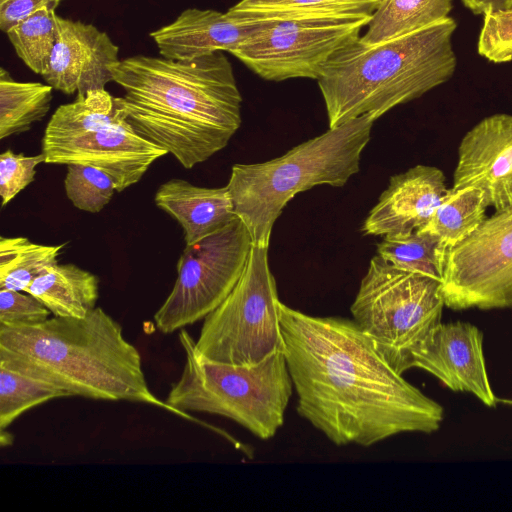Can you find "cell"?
Segmentation results:
<instances>
[{"label": "cell", "mask_w": 512, "mask_h": 512, "mask_svg": "<svg viewBox=\"0 0 512 512\" xmlns=\"http://www.w3.org/2000/svg\"><path fill=\"white\" fill-rule=\"evenodd\" d=\"M279 318L297 413L333 444L369 447L440 428L443 407L396 372L354 320L282 302Z\"/></svg>", "instance_id": "6da1fadb"}, {"label": "cell", "mask_w": 512, "mask_h": 512, "mask_svg": "<svg viewBox=\"0 0 512 512\" xmlns=\"http://www.w3.org/2000/svg\"><path fill=\"white\" fill-rule=\"evenodd\" d=\"M112 73L135 131L187 169L225 148L241 125L242 96L222 51L189 60L135 55Z\"/></svg>", "instance_id": "7a4b0ae2"}, {"label": "cell", "mask_w": 512, "mask_h": 512, "mask_svg": "<svg viewBox=\"0 0 512 512\" xmlns=\"http://www.w3.org/2000/svg\"><path fill=\"white\" fill-rule=\"evenodd\" d=\"M138 349L102 308L86 317L0 324V364L52 383L71 396L168 409L150 390Z\"/></svg>", "instance_id": "3957f363"}, {"label": "cell", "mask_w": 512, "mask_h": 512, "mask_svg": "<svg viewBox=\"0 0 512 512\" xmlns=\"http://www.w3.org/2000/svg\"><path fill=\"white\" fill-rule=\"evenodd\" d=\"M456 29L447 17L381 44L365 45L359 37L338 50L317 79L329 128L366 115L377 120L448 82L457 68Z\"/></svg>", "instance_id": "277c9868"}, {"label": "cell", "mask_w": 512, "mask_h": 512, "mask_svg": "<svg viewBox=\"0 0 512 512\" xmlns=\"http://www.w3.org/2000/svg\"><path fill=\"white\" fill-rule=\"evenodd\" d=\"M375 121L361 116L272 160L232 167L226 186L234 213L249 230L253 245L269 247L274 223L296 194L317 185L342 187L359 172Z\"/></svg>", "instance_id": "5b68a950"}, {"label": "cell", "mask_w": 512, "mask_h": 512, "mask_svg": "<svg viewBox=\"0 0 512 512\" xmlns=\"http://www.w3.org/2000/svg\"><path fill=\"white\" fill-rule=\"evenodd\" d=\"M179 341L185 364L165 399L169 411L182 416L189 411L224 416L262 440L277 433L294 388L283 351L242 366L203 357L184 328Z\"/></svg>", "instance_id": "8992f818"}, {"label": "cell", "mask_w": 512, "mask_h": 512, "mask_svg": "<svg viewBox=\"0 0 512 512\" xmlns=\"http://www.w3.org/2000/svg\"><path fill=\"white\" fill-rule=\"evenodd\" d=\"M441 281L400 269L376 254L350 307L353 320L399 374L441 323Z\"/></svg>", "instance_id": "52a82bcc"}, {"label": "cell", "mask_w": 512, "mask_h": 512, "mask_svg": "<svg viewBox=\"0 0 512 512\" xmlns=\"http://www.w3.org/2000/svg\"><path fill=\"white\" fill-rule=\"evenodd\" d=\"M268 248L253 245L238 282L204 318L195 348L212 361L250 366L284 350Z\"/></svg>", "instance_id": "ba28073f"}, {"label": "cell", "mask_w": 512, "mask_h": 512, "mask_svg": "<svg viewBox=\"0 0 512 512\" xmlns=\"http://www.w3.org/2000/svg\"><path fill=\"white\" fill-rule=\"evenodd\" d=\"M251 247L249 230L238 217L186 245L177 263L174 286L154 315L157 329L173 333L216 309L241 277Z\"/></svg>", "instance_id": "9c48e42d"}, {"label": "cell", "mask_w": 512, "mask_h": 512, "mask_svg": "<svg viewBox=\"0 0 512 512\" xmlns=\"http://www.w3.org/2000/svg\"><path fill=\"white\" fill-rule=\"evenodd\" d=\"M370 19L371 15L272 19L231 54L264 80H317L329 59L358 39Z\"/></svg>", "instance_id": "30bf717a"}, {"label": "cell", "mask_w": 512, "mask_h": 512, "mask_svg": "<svg viewBox=\"0 0 512 512\" xmlns=\"http://www.w3.org/2000/svg\"><path fill=\"white\" fill-rule=\"evenodd\" d=\"M441 289L452 310L512 307V208L487 217L447 253Z\"/></svg>", "instance_id": "8fae6325"}, {"label": "cell", "mask_w": 512, "mask_h": 512, "mask_svg": "<svg viewBox=\"0 0 512 512\" xmlns=\"http://www.w3.org/2000/svg\"><path fill=\"white\" fill-rule=\"evenodd\" d=\"M48 164H86L109 174L117 192L137 183L167 151L135 131L128 120L64 138H43Z\"/></svg>", "instance_id": "7c38bea8"}, {"label": "cell", "mask_w": 512, "mask_h": 512, "mask_svg": "<svg viewBox=\"0 0 512 512\" xmlns=\"http://www.w3.org/2000/svg\"><path fill=\"white\" fill-rule=\"evenodd\" d=\"M408 369L419 368L454 392L476 396L495 407V396L483 354V333L469 322L440 323L413 352Z\"/></svg>", "instance_id": "4fadbf2b"}, {"label": "cell", "mask_w": 512, "mask_h": 512, "mask_svg": "<svg viewBox=\"0 0 512 512\" xmlns=\"http://www.w3.org/2000/svg\"><path fill=\"white\" fill-rule=\"evenodd\" d=\"M452 187L479 189L496 213L512 208V114L486 116L466 132Z\"/></svg>", "instance_id": "5bb4252c"}, {"label": "cell", "mask_w": 512, "mask_h": 512, "mask_svg": "<svg viewBox=\"0 0 512 512\" xmlns=\"http://www.w3.org/2000/svg\"><path fill=\"white\" fill-rule=\"evenodd\" d=\"M57 26L58 38L42 74L47 84L67 95L105 89L120 61L119 47L92 24L57 15Z\"/></svg>", "instance_id": "9a60e30c"}, {"label": "cell", "mask_w": 512, "mask_h": 512, "mask_svg": "<svg viewBox=\"0 0 512 512\" xmlns=\"http://www.w3.org/2000/svg\"><path fill=\"white\" fill-rule=\"evenodd\" d=\"M268 22L212 9L188 8L150 36L162 57L189 60L218 51L232 53Z\"/></svg>", "instance_id": "2e32d148"}, {"label": "cell", "mask_w": 512, "mask_h": 512, "mask_svg": "<svg viewBox=\"0 0 512 512\" xmlns=\"http://www.w3.org/2000/svg\"><path fill=\"white\" fill-rule=\"evenodd\" d=\"M447 190L443 171L434 166L419 164L394 175L367 215L362 231L386 236L419 230Z\"/></svg>", "instance_id": "e0dca14e"}, {"label": "cell", "mask_w": 512, "mask_h": 512, "mask_svg": "<svg viewBox=\"0 0 512 512\" xmlns=\"http://www.w3.org/2000/svg\"><path fill=\"white\" fill-rule=\"evenodd\" d=\"M155 203L181 225L186 245L200 241L237 217L227 186L207 188L171 179L160 185Z\"/></svg>", "instance_id": "ac0fdd59"}, {"label": "cell", "mask_w": 512, "mask_h": 512, "mask_svg": "<svg viewBox=\"0 0 512 512\" xmlns=\"http://www.w3.org/2000/svg\"><path fill=\"white\" fill-rule=\"evenodd\" d=\"M27 293L57 317H86L96 308L99 280L75 264H56L36 278Z\"/></svg>", "instance_id": "d6986e66"}, {"label": "cell", "mask_w": 512, "mask_h": 512, "mask_svg": "<svg viewBox=\"0 0 512 512\" xmlns=\"http://www.w3.org/2000/svg\"><path fill=\"white\" fill-rule=\"evenodd\" d=\"M488 204L482 191L472 187L448 188L420 231L437 238L440 258L466 240L485 221Z\"/></svg>", "instance_id": "ffe728a7"}, {"label": "cell", "mask_w": 512, "mask_h": 512, "mask_svg": "<svg viewBox=\"0 0 512 512\" xmlns=\"http://www.w3.org/2000/svg\"><path fill=\"white\" fill-rule=\"evenodd\" d=\"M453 0H379L360 41L377 45L413 33L447 17Z\"/></svg>", "instance_id": "44dd1931"}, {"label": "cell", "mask_w": 512, "mask_h": 512, "mask_svg": "<svg viewBox=\"0 0 512 512\" xmlns=\"http://www.w3.org/2000/svg\"><path fill=\"white\" fill-rule=\"evenodd\" d=\"M127 120L122 97L105 89L77 95L72 103L60 105L51 116L43 138H64L91 132Z\"/></svg>", "instance_id": "7402d4cb"}, {"label": "cell", "mask_w": 512, "mask_h": 512, "mask_svg": "<svg viewBox=\"0 0 512 512\" xmlns=\"http://www.w3.org/2000/svg\"><path fill=\"white\" fill-rule=\"evenodd\" d=\"M52 87L39 82L14 80L0 69V139L30 130L42 120L52 101Z\"/></svg>", "instance_id": "603a6c76"}, {"label": "cell", "mask_w": 512, "mask_h": 512, "mask_svg": "<svg viewBox=\"0 0 512 512\" xmlns=\"http://www.w3.org/2000/svg\"><path fill=\"white\" fill-rule=\"evenodd\" d=\"M65 244L43 245L25 237L0 238V289L26 292L52 266Z\"/></svg>", "instance_id": "cb8c5ba5"}, {"label": "cell", "mask_w": 512, "mask_h": 512, "mask_svg": "<svg viewBox=\"0 0 512 512\" xmlns=\"http://www.w3.org/2000/svg\"><path fill=\"white\" fill-rule=\"evenodd\" d=\"M379 0H240L229 14L255 19L372 15Z\"/></svg>", "instance_id": "d4e9b609"}, {"label": "cell", "mask_w": 512, "mask_h": 512, "mask_svg": "<svg viewBox=\"0 0 512 512\" xmlns=\"http://www.w3.org/2000/svg\"><path fill=\"white\" fill-rule=\"evenodd\" d=\"M377 254L400 269L442 279L438 240L429 233L416 230L383 236Z\"/></svg>", "instance_id": "484cf974"}, {"label": "cell", "mask_w": 512, "mask_h": 512, "mask_svg": "<svg viewBox=\"0 0 512 512\" xmlns=\"http://www.w3.org/2000/svg\"><path fill=\"white\" fill-rule=\"evenodd\" d=\"M70 396L52 383L0 364V431L7 429L29 409Z\"/></svg>", "instance_id": "4316f807"}, {"label": "cell", "mask_w": 512, "mask_h": 512, "mask_svg": "<svg viewBox=\"0 0 512 512\" xmlns=\"http://www.w3.org/2000/svg\"><path fill=\"white\" fill-rule=\"evenodd\" d=\"M16 54L34 73L42 74L58 38L55 9H40L6 33Z\"/></svg>", "instance_id": "83f0119b"}, {"label": "cell", "mask_w": 512, "mask_h": 512, "mask_svg": "<svg viewBox=\"0 0 512 512\" xmlns=\"http://www.w3.org/2000/svg\"><path fill=\"white\" fill-rule=\"evenodd\" d=\"M65 193L79 210L100 212L116 190L113 178L106 172L86 164H69L64 179Z\"/></svg>", "instance_id": "f1b7e54d"}, {"label": "cell", "mask_w": 512, "mask_h": 512, "mask_svg": "<svg viewBox=\"0 0 512 512\" xmlns=\"http://www.w3.org/2000/svg\"><path fill=\"white\" fill-rule=\"evenodd\" d=\"M477 52L488 61H512V8L486 11L477 41Z\"/></svg>", "instance_id": "f546056e"}, {"label": "cell", "mask_w": 512, "mask_h": 512, "mask_svg": "<svg viewBox=\"0 0 512 512\" xmlns=\"http://www.w3.org/2000/svg\"><path fill=\"white\" fill-rule=\"evenodd\" d=\"M45 163L44 155L26 156L8 149L0 155V196L6 206L20 191L34 181L36 166Z\"/></svg>", "instance_id": "4dcf8cb0"}, {"label": "cell", "mask_w": 512, "mask_h": 512, "mask_svg": "<svg viewBox=\"0 0 512 512\" xmlns=\"http://www.w3.org/2000/svg\"><path fill=\"white\" fill-rule=\"evenodd\" d=\"M50 310L36 297L0 289V324H36L50 318Z\"/></svg>", "instance_id": "1f68e13d"}, {"label": "cell", "mask_w": 512, "mask_h": 512, "mask_svg": "<svg viewBox=\"0 0 512 512\" xmlns=\"http://www.w3.org/2000/svg\"><path fill=\"white\" fill-rule=\"evenodd\" d=\"M60 0H0V28L7 33L20 21L34 12L43 9H55Z\"/></svg>", "instance_id": "d6a6232c"}, {"label": "cell", "mask_w": 512, "mask_h": 512, "mask_svg": "<svg viewBox=\"0 0 512 512\" xmlns=\"http://www.w3.org/2000/svg\"><path fill=\"white\" fill-rule=\"evenodd\" d=\"M465 8L475 15L484 14L486 11L510 9L512 0H460Z\"/></svg>", "instance_id": "836d02e7"}, {"label": "cell", "mask_w": 512, "mask_h": 512, "mask_svg": "<svg viewBox=\"0 0 512 512\" xmlns=\"http://www.w3.org/2000/svg\"><path fill=\"white\" fill-rule=\"evenodd\" d=\"M13 442V437L9 435L5 430L0 431V444L2 447L11 445Z\"/></svg>", "instance_id": "e575fe53"}, {"label": "cell", "mask_w": 512, "mask_h": 512, "mask_svg": "<svg viewBox=\"0 0 512 512\" xmlns=\"http://www.w3.org/2000/svg\"><path fill=\"white\" fill-rule=\"evenodd\" d=\"M502 402L512 406V399H502Z\"/></svg>", "instance_id": "d590c367"}]
</instances>
